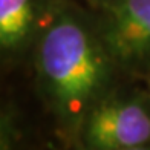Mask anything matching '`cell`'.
<instances>
[{
  "label": "cell",
  "instance_id": "3",
  "mask_svg": "<svg viewBox=\"0 0 150 150\" xmlns=\"http://www.w3.org/2000/svg\"><path fill=\"white\" fill-rule=\"evenodd\" d=\"M84 139L91 150L141 147L150 141V113L135 101H103L87 115Z\"/></svg>",
  "mask_w": 150,
  "mask_h": 150
},
{
  "label": "cell",
  "instance_id": "5",
  "mask_svg": "<svg viewBox=\"0 0 150 150\" xmlns=\"http://www.w3.org/2000/svg\"><path fill=\"white\" fill-rule=\"evenodd\" d=\"M121 150H147V149H144V147H130V149H121Z\"/></svg>",
  "mask_w": 150,
  "mask_h": 150
},
{
  "label": "cell",
  "instance_id": "4",
  "mask_svg": "<svg viewBox=\"0 0 150 150\" xmlns=\"http://www.w3.org/2000/svg\"><path fill=\"white\" fill-rule=\"evenodd\" d=\"M42 0H0V45L11 51L22 46L35 29Z\"/></svg>",
  "mask_w": 150,
  "mask_h": 150
},
{
  "label": "cell",
  "instance_id": "1",
  "mask_svg": "<svg viewBox=\"0 0 150 150\" xmlns=\"http://www.w3.org/2000/svg\"><path fill=\"white\" fill-rule=\"evenodd\" d=\"M110 54L98 34L66 6L54 8L38 43V67L55 109L78 117L101 92Z\"/></svg>",
  "mask_w": 150,
  "mask_h": 150
},
{
  "label": "cell",
  "instance_id": "2",
  "mask_svg": "<svg viewBox=\"0 0 150 150\" xmlns=\"http://www.w3.org/2000/svg\"><path fill=\"white\" fill-rule=\"evenodd\" d=\"M98 35L112 58L132 63L150 57V0H97Z\"/></svg>",
  "mask_w": 150,
  "mask_h": 150
}]
</instances>
